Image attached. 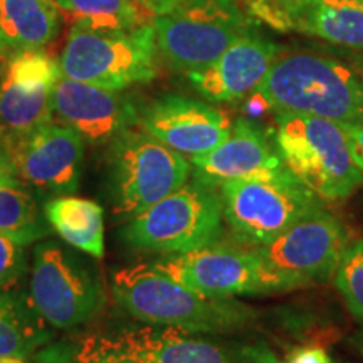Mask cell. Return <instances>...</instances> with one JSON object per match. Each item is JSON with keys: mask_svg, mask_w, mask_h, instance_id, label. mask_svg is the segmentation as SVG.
Here are the masks:
<instances>
[{"mask_svg": "<svg viewBox=\"0 0 363 363\" xmlns=\"http://www.w3.org/2000/svg\"><path fill=\"white\" fill-rule=\"evenodd\" d=\"M115 299L135 320L190 333L224 335L247 328L256 310L235 298L208 296L177 283L153 264L121 267L113 276Z\"/></svg>", "mask_w": 363, "mask_h": 363, "instance_id": "6da1fadb", "label": "cell"}, {"mask_svg": "<svg viewBox=\"0 0 363 363\" xmlns=\"http://www.w3.org/2000/svg\"><path fill=\"white\" fill-rule=\"evenodd\" d=\"M254 96L276 113H301L350 125L363 118V76L313 52L278 56Z\"/></svg>", "mask_w": 363, "mask_h": 363, "instance_id": "7a4b0ae2", "label": "cell"}, {"mask_svg": "<svg viewBox=\"0 0 363 363\" xmlns=\"http://www.w3.org/2000/svg\"><path fill=\"white\" fill-rule=\"evenodd\" d=\"M69 345L74 355L113 363H279L264 343L222 342L169 326L88 335Z\"/></svg>", "mask_w": 363, "mask_h": 363, "instance_id": "3957f363", "label": "cell"}, {"mask_svg": "<svg viewBox=\"0 0 363 363\" xmlns=\"http://www.w3.org/2000/svg\"><path fill=\"white\" fill-rule=\"evenodd\" d=\"M283 165L321 201H343L363 184L342 125L301 113H276Z\"/></svg>", "mask_w": 363, "mask_h": 363, "instance_id": "277c9868", "label": "cell"}, {"mask_svg": "<svg viewBox=\"0 0 363 363\" xmlns=\"http://www.w3.org/2000/svg\"><path fill=\"white\" fill-rule=\"evenodd\" d=\"M192 165L142 128L108 143L106 189L113 216L128 222L189 182Z\"/></svg>", "mask_w": 363, "mask_h": 363, "instance_id": "5b68a950", "label": "cell"}, {"mask_svg": "<svg viewBox=\"0 0 363 363\" xmlns=\"http://www.w3.org/2000/svg\"><path fill=\"white\" fill-rule=\"evenodd\" d=\"M155 27H71L59 66L62 76L98 88L123 91L157 76Z\"/></svg>", "mask_w": 363, "mask_h": 363, "instance_id": "8992f818", "label": "cell"}, {"mask_svg": "<svg viewBox=\"0 0 363 363\" xmlns=\"http://www.w3.org/2000/svg\"><path fill=\"white\" fill-rule=\"evenodd\" d=\"M222 216L239 244L257 247L321 207L306 185L288 169L230 180L219 187Z\"/></svg>", "mask_w": 363, "mask_h": 363, "instance_id": "52a82bcc", "label": "cell"}, {"mask_svg": "<svg viewBox=\"0 0 363 363\" xmlns=\"http://www.w3.org/2000/svg\"><path fill=\"white\" fill-rule=\"evenodd\" d=\"M157 51L170 69L192 72L220 57L252 30L251 19L235 0H180L153 19Z\"/></svg>", "mask_w": 363, "mask_h": 363, "instance_id": "ba28073f", "label": "cell"}, {"mask_svg": "<svg viewBox=\"0 0 363 363\" xmlns=\"http://www.w3.org/2000/svg\"><path fill=\"white\" fill-rule=\"evenodd\" d=\"M222 225L219 192L194 179L126 222L121 238L138 251L170 256L216 242Z\"/></svg>", "mask_w": 363, "mask_h": 363, "instance_id": "9c48e42d", "label": "cell"}, {"mask_svg": "<svg viewBox=\"0 0 363 363\" xmlns=\"http://www.w3.org/2000/svg\"><path fill=\"white\" fill-rule=\"evenodd\" d=\"M153 267L194 291L219 298L286 293L298 286L272 271L256 249L216 242L184 254H170Z\"/></svg>", "mask_w": 363, "mask_h": 363, "instance_id": "30bf717a", "label": "cell"}, {"mask_svg": "<svg viewBox=\"0 0 363 363\" xmlns=\"http://www.w3.org/2000/svg\"><path fill=\"white\" fill-rule=\"evenodd\" d=\"M29 294L54 330H74L101 310L104 291L96 271L74 249L39 240L33 251Z\"/></svg>", "mask_w": 363, "mask_h": 363, "instance_id": "8fae6325", "label": "cell"}, {"mask_svg": "<svg viewBox=\"0 0 363 363\" xmlns=\"http://www.w3.org/2000/svg\"><path fill=\"white\" fill-rule=\"evenodd\" d=\"M348 244L343 222L320 207L254 249L272 271L303 288L328 279Z\"/></svg>", "mask_w": 363, "mask_h": 363, "instance_id": "7c38bea8", "label": "cell"}, {"mask_svg": "<svg viewBox=\"0 0 363 363\" xmlns=\"http://www.w3.org/2000/svg\"><path fill=\"white\" fill-rule=\"evenodd\" d=\"M59 61L43 49L17 52L6 61L0 81V143L6 148L54 121L52 91L61 79Z\"/></svg>", "mask_w": 363, "mask_h": 363, "instance_id": "4fadbf2b", "label": "cell"}, {"mask_svg": "<svg viewBox=\"0 0 363 363\" xmlns=\"http://www.w3.org/2000/svg\"><path fill=\"white\" fill-rule=\"evenodd\" d=\"M86 143L69 126L51 121L7 148L22 184L44 194H74L83 174Z\"/></svg>", "mask_w": 363, "mask_h": 363, "instance_id": "5bb4252c", "label": "cell"}, {"mask_svg": "<svg viewBox=\"0 0 363 363\" xmlns=\"http://www.w3.org/2000/svg\"><path fill=\"white\" fill-rule=\"evenodd\" d=\"M52 116L88 145H108L138 126L140 111L128 94L61 76L52 91Z\"/></svg>", "mask_w": 363, "mask_h": 363, "instance_id": "9a60e30c", "label": "cell"}, {"mask_svg": "<svg viewBox=\"0 0 363 363\" xmlns=\"http://www.w3.org/2000/svg\"><path fill=\"white\" fill-rule=\"evenodd\" d=\"M138 128L192 158L216 148L229 135L233 123L224 111L206 101L167 94L140 111Z\"/></svg>", "mask_w": 363, "mask_h": 363, "instance_id": "2e32d148", "label": "cell"}, {"mask_svg": "<svg viewBox=\"0 0 363 363\" xmlns=\"http://www.w3.org/2000/svg\"><path fill=\"white\" fill-rule=\"evenodd\" d=\"M278 56L274 44L249 30L212 65L187 76L194 89L208 101L234 103L251 96L259 88Z\"/></svg>", "mask_w": 363, "mask_h": 363, "instance_id": "e0dca14e", "label": "cell"}, {"mask_svg": "<svg viewBox=\"0 0 363 363\" xmlns=\"http://www.w3.org/2000/svg\"><path fill=\"white\" fill-rule=\"evenodd\" d=\"M194 179L212 189L230 180L251 179L284 170L279 153L252 121L240 118L222 142L203 155L190 158Z\"/></svg>", "mask_w": 363, "mask_h": 363, "instance_id": "ac0fdd59", "label": "cell"}, {"mask_svg": "<svg viewBox=\"0 0 363 363\" xmlns=\"http://www.w3.org/2000/svg\"><path fill=\"white\" fill-rule=\"evenodd\" d=\"M54 0H0V59L43 49L57 35Z\"/></svg>", "mask_w": 363, "mask_h": 363, "instance_id": "d6986e66", "label": "cell"}, {"mask_svg": "<svg viewBox=\"0 0 363 363\" xmlns=\"http://www.w3.org/2000/svg\"><path fill=\"white\" fill-rule=\"evenodd\" d=\"M0 288V357L29 358L54 340V328L40 316L29 291Z\"/></svg>", "mask_w": 363, "mask_h": 363, "instance_id": "ffe728a7", "label": "cell"}, {"mask_svg": "<svg viewBox=\"0 0 363 363\" xmlns=\"http://www.w3.org/2000/svg\"><path fill=\"white\" fill-rule=\"evenodd\" d=\"M44 216L67 246L96 259L104 256V212L98 202L57 195L45 202Z\"/></svg>", "mask_w": 363, "mask_h": 363, "instance_id": "44dd1931", "label": "cell"}, {"mask_svg": "<svg viewBox=\"0 0 363 363\" xmlns=\"http://www.w3.org/2000/svg\"><path fill=\"white\" fill-rule=\"evenodd\" d=\"M291 29L345 48L363 49V4L358 0H313L294 17Z\"/></svg>", "mask_w": 363, "mask_h": 363, "instance_id": "7402d4cb", "label": "cell"}, {"mask_svg": "<svg viewBox=\"0 0 363 363\" xmlns=\"http://www.w3.org/2000/svg\"><path fill=\"white\" fill-rule=\"evenodd\" d=\"M51 230L33 194L19 179L0 184V235L26 247L44 240Z\"/></svg>", "mask_w": 363, "mask_h": 363, "instance_id": "603a6c76", "label": "cell"}, {"mask_svg": "<svg viewBox=\"0 0 363 363\" xmlns=\"http://www.w3.org/2000/svg\"><path fill=\"white\" fill-rule=\"evenodd\" d=\"M54 4L72 27L135 29L155 19V13L140 0H54Z\"/></svg>", "mask_w": 363, "mask_h": 363, "instance_id": "cb8c5ba5", "label": "cell"}, {"mask_svg": "<svg viewBox=\"0 0 363 363\" xmlns=\"http://www.w3.org/2000/svg\"><path fill=\"white\" fill-rule=\"evenodd\" d=\"M333 274L335 286L347 308L363 325V239L348 244Z\"/></svg>", "mask_w": 363, "mask_h": 363, "instance_id": "d4e9b609", "label": "cell"}, {"mask_svg": "<svg viewBox=\"0 0 363 363\" xmlns=\"http://www.w3.org/2000/svg\"><path fill=\"white\" fill-rule=\"evenodd\" d=\"M26 269V249L0 235V288L16 284Z\"/></svg>", "mask_w": 363, "mask_h": 363, "instance_id": "484cf974", "label": "cell"}, {"mask_svg": "<svg viewBox=\"0 0 363 363\" xmlns=\"http://www.w3.org/2000/svg\"><path fill=\"white\" fill-rule=\"evenodd\" d=\"M33 363H113L104 360H94V358H83L74 355L71 350L69 342L49 343L35 352L33 355Z\"/></svg>", "mask_w": 363, "mask_h": 363, "instance_id": "4316f807", "label": "cell"}, {"mask_svg": "<svg viewBox=\"0 0 363 363\" xmlns=\"http://www.w3.org/2000/svg\"><path fill=\"white\" fill-rule=\"evenodd\" d=\"M347 131L348 142H350L352 155L355 158L357 165L363 172V118L353 121L350 125H342Z\"/></svg>", "mask_w": 363, "mask_h": 363, "instance_id": "83f0119b", "label": "cell"}, {"mask_svg": "<svg viewBox=\"0 0 363 363\" xmlns=\"http://www.w3.org/2000/svg\"><path fill=\"white\" fill-rule=\"evenodd\" d=\"M311 2L313 0H286L283 7L279 9L278 17H276L278 21H276L274 27H278V29H291L294 17Z\"/></svg>", "mask_w": 363, "mask_h": 363, "instance_id": "f1b7e54d", "label": "cell"}, {"mask_svg": "<svg viewBox=\"0 0 363 363\" xmlns=\"http://www.w3.org/2000/svg\"><path fill=\"white\" fill-rule=\"evenodd\" d=\"M249 4L254 16L264 19L267 24H272L276 19V13L279 12V9L286 0H244Z\"/></svg>", "mask_w": 363, "mask_h": 363, "instance_id": "f546056e", "label": "cell"}, {"mask_svg": "<svg viewBox=\"0 0 363 363\" xmlns=\"http://www.w3.org/2000/svg\"><path fill=\"white\" fill-rule=\"evenodd\" d=\"M286 363H331V360L323 348L306 347L294 352Z\"/></svg>", "mask_w": 363, "mask_h": 363, "instance_id": "4dcf8cb0", "label": "cell"}, {"mask_svg": "<svg viewBox=\"0 0 363 363\" xmlns=\"http://www.w3.org/2000/svg\"><path fill=\"white\" fill-rule=\"evenodd\" d=\"M16 179H19V177H17L16 169H13L12 158L9 155L7 148L0 143V184Z\"/></svg>", "mask_w": 363, "mask_h": 363, "instance_id": "1f68e13d", "label": "cell"}, {"mask_svg": "<svg viewBox=\"0 0 363 363\" xmlns=\"http://www.w3.org/2000/svg\"><path fill=\"white\" fill-rule=\"evenodd\" d=\"M140 2H142L145 7H148L157 17V16H160V13L172 11V9H174L177 4L180 2V0H140Z\"/></svg>", "mask_w": 363, "mask_h": 363, "instance_id": "d6a6232c", "label": "cell"}, {"mask_svg": "<svg viewBox=\"0 0 363 363\" xmlns=\"http://www.w3.org/2000/svg\"><path fill=\"white\" fill-rule=\"evenodd\" d=\"M0 363H27V358H22V357H0Z\"/></svg>", "mask_w": 363, "mask_h": 363, "instance_id": "836d02e7", "label": "cell"}, {"mask_svg": "<svg viewBox=\"0 0 363 363\" xmlns=\"http://www.w3.org/2000/svg\"><path fill=\"white\" fill-rule=\"evenodd\" d=\"M358 345H360V348H362V352H363V325H362V331H360V335H358Z\"/></svg>", "mask_w": 363, "mask_h": 363, "instance_id": "e575fe53", "label": "cell"}, {"mask_svg": "<svg viewBox=\"0 0 363 363\" xmlns=\"http://www.w3.org/2000/svg\"><path fill=\"white\" fill-rule=\"evenodd\" d=\"M358 2H360V4H363V0H358Z\"/></svg>", "mask_w": 363, "mask_h": 363, "instance_id": "d590c367", "label": "cell"}]
</instances>
